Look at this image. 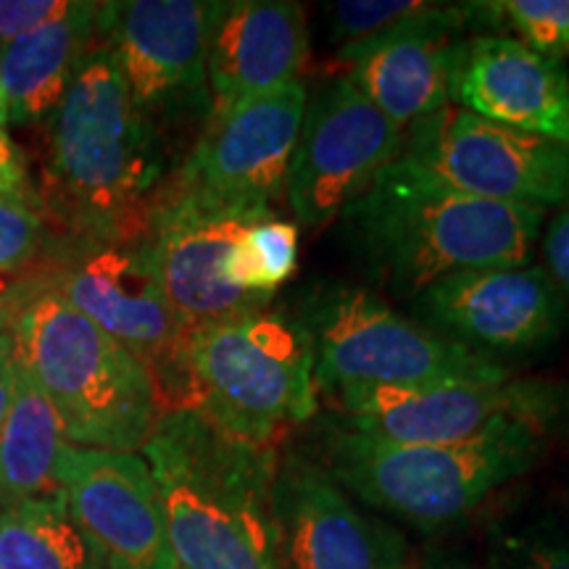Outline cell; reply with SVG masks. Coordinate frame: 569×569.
<instances>
[{
	"label": "cell",
	"instance_id": "cell-1",
	"mask_svg": "<svg viewBox=\"0 0 569 569\" xmlns=\"http://www.w3.org/2000/svg\"><path fill=\"white\" fill-rule=\"evenodd\" d=\"M348 246L396 298L469 269L528 267L546 213L461 193L398 159L340 211Z\"/></svg>",
	"mask_w": 569,
	"mask_h": 569
},
{
	"label": "cell",
	"instance_id": "cell-2",
	"mask_svg": "<svg viewBox=\"0 0 569 569\" xmlns=\"http://www.w3.org/2000/svg\"><path fill=\"white\" fill-rule=\"evenodd\" d=\"M167 177L163 134L98 38L51 113L48 203L71 238L146 240Z\"/></svg>",
	"mask_w": 569,
	"mask_h": 569
},
{
	"label": "cell",
	"instance_id": "cell-3",
	"mask_svg": "<svg viewBox=\"0 0 569 569\" xmlns=\"http://www.w3.org/2000/svg\"><path fill=\"white\" fill-rule=\"evenodd\" d=\"M177 569H284L277 446L230 438L193 409L167 411L142 446Z\"/></svg>",
	"mask_w": 569,
	"mask_h": 569
},
{
	"label": "cell",
	"instance_id": "cell-4",
	"mask_svg": "<svg viewBox=\"0 0 569 569\" xmlns=\"http://www.w3.org/2000/svg\"><path fill=\"white\" fill-rule=\"evenodd\" d=\"M19 365L59 411L71 446L138 453L161 417L148 369L61 296L38 290L9 327Z\"/></svg>",
	"mask_w": 569,
	"mask_h": 569
},
{
	"label": "cell",
	"instance_id": "cell-5",
	"mask_svg": "<svg viewBox=\"0 0 569 569\" xmlns=\"http://www.w3.org/2000/svg\"><path fill=\"white\" fill-rule=\"evenodd\" d=\"M184 367L188 409L246 443L277 446L319 411L309 332L272 306L190 332Z\"/></svg>",
	"mask_w": 569,
	"mask_h": 569
},
{
	"label": "cell",
	"instance_id": "cell-6",
	"mask_svg": "<svg viewBox=\"0 0 569 569\" xmlns=\"http://www.w3.org/2000/svg\"><path fill=\"white\" fill-rule=\"evenodd\" d=\"M549 436L536 425H509L465 443L403 446L332 425L319 467L372 509L417 528H443L528 472Z\"/></svg>",
	"mask_w": 569,
	"mask_h": 569
},
{
	"label": "cell",
	"instance_id": "cell-7",
	"mask_svg": "<svg viewBox=\"0 0 569 569\" xmlns=\"http://www.w3.org/2000/svg\"><path fill=\"white\" fill-rule=\"evenodd\" d=\"M298 319L315 346V380L325 393L348 386L436 388L509 380L501 361L411 322L367 288H319Z\"/></svg>",
	"mask_w": 569,
	"mask_h": 569
},
{
	"label": "cell",
	"instance_id": "cell-8",
	"mask_svg": "<svg viewBox=\"0 0 569 569\" xmlns=\"http://www.w3.org/2000/svg\"><path fill=\"white\" fill-rule=\"evenodd\" d=\"M42 282L148 369L161 415L188 409L190 332L163 296L146 240L71 238Z\"/></svg>",
	"mask_w": 569,
	"mask_h": 569
},
{
	"label": "cell",
	"instance_id": "cell-9",
	"mask_svg": "<svg viewBox=\"0 0 569 569\" xmlns=\"http://www.w3.org/2000/svg\"><path fill=\"white\" fill-rule=\"evenodd\" d=\"M327 396L340 411V430L403 446L465 443L509 425H536L553 432L569 417L567 386L511 377L486 386H348Z\"/></svg>",
	"mask_w": 569,
	"mask_h": 569
},
{
	"label": "cell",
	"instance_id": "cell-10",
	"mask_svg": "<svg viewBox=\"0 0 569 569\" xmlns=\"http://www.w3.org/2000/svg\"><path fill=\"white\" fill-rule=\"evenodd\" d=\"M403 159L461 193L522 209H569V148L446 106L407 130Z\"/></svg>",
	"mask_w": 569,
	"mask_h": 569
},
{
	"label": "cell",
	"instance_id": "cell-11",
	"mask_svg": "<svg viewBox=\"0 0 569 569\" xmlns=\"http://www.w3.org/2000/svg\"><path fill=\"white\" fill-rule=\"evenodd\" d=\"M217 3L127 0L101 3L98 38L122 71L132 101L163 134L180 119L211 117L206 61Z\"/></svg>",
	"mask_w": 569,
	"mask_h": 569
},
{
	"label": "cell",
	"instance_id": "cell-12",
	"mask_svg": "<svg viewBox=\"0 0 569 569\" xmlns=\"http://www.w3.org/2000/svg\"><path fill=\"white\" fill-rule=\"evenodd\" d=\"M267 213H272V206L219 201L167 177L156 198L146 246L163 296L184 330H201L269 306V298L248 296L224 277L240 234Z\"/></svg>",
	"mask_w": 569,
	"mask_h": 569
},
{
	"label": "cell",
	"instance_id": "cell-13",
	"mask_svg": "<svg viewBox=\"0 0 569 569\" xmlns=\"http://www.w3.org/2000/svg\"><path fill=\"white\" fill-rule=\"evenodd\" d=\"M407 132L398 130L346 77H336L306 101L284 198L301 227L336 219L375 177L403 156Z\"/></svg>",
	"mask_w": 569,
	"mask_h": 569
},
{
	"label": "cell",
	"instance_id": "cell-14",
	"mask_svg": "<svg viewBox=\"0 0 569 569\" xmlns=\"http://www.w3.org/2000/svg\"><path fill=\"white\" fill-rule=\"evenodd\" d=\"M306 101L309 92L298 80L211 113L193 151L169 177L219 201L272 206L284 193Z\"/></svg>",
	"mask_w": 569,
	"mask_h": 569
},
{
	"label": "cell",
	"instance_id": "cell-15",
	"mask_svg": "<svg viewBox=\"0 0 569 569\" xmlns=\"http://www.w3.org/2000/svg\"><path fill=\"white\" fill-rule=\"evenodd\" d=\"M415 301L425 327L493 361L553 343L567 322L561 290L543 267L530 264L443 277Z\"/></svg>",
	"mask_w": 569,
	"mask_h": 569
},
{
	"label": "cell",
	"instance_id": "cell-16",
	"mask_svg": "<svg viewBox=\"0 0 569 569\" xmlns=\"http://www.w3.org/2000/svg\"><path fill=\"white\" fill-rule=\"evenodd\" d=\"M59 488L71 522L106 569H177L161 498L140 453L67 446Z\"/></svg>",
	"mask_w": 569,
	"mask_h": 569
},
{
	"label": "cell",
	"instance_id": "cell-17",
	"mask_svg": "<svg viewBox=\"0 0 569 569\" xmlns=\"http://www.w3.org/2000/svg\"><path fill=\"white\" fill-rule=\"evenodd\" d=\"M469 24H478L475 3H436L425 17L338 48L343 77L407 132L451 106L453 69Z\"/></svg>",
	"mask_w": 569,
	"mask_h": 569
},
{
	"label": "cell",
	"instance_id": "cell-18",
	"mask_svg": "<svg viewBox=\"0 0 569 569\" xmlns=\"http://www.w3.org/2000/svg\"><path fill=\"white\" fill-rule=\"evenodd\" d=\"M274 515L284 569H403L407 540L367 517L317 461L277 467Z\"/></svg>",
	"mask_w": 569,
	"mask_h": 569
},
{
	"label": "cell",
	"instance_id": "cell-19",
	"mask_svg": "<svg viewBox=\"0 0 569 569\" xmlns=\"http://www.w3.org/2000/svg\"><path fill=\"white\" fill-rule=\"evenodd\" d=\"M451 103L509 130L569 148V74L561 61L538 56L507 34H472L461 42Z\"/></svg>",
	"mask_w": 569,
	"mask_h": 569
},
{
	"label": "cell",
	"instance_id": "cell-20",
	"mask_svg": "<svg viewBox=\"0 0 569 569\" xmlns=\"http://www.w3.org/2000/svg\"><path fill=\"white\" fill-rule=\"evenodd\" d=\"M306 11L288 0L217 3L209 34L211 113L301 80L309 61Z\"/></svg>",
	"mask_w": 569,
	"mask_h": 569
},
{
	"label": "cell",
	"instance_id": "cell-21",
	"mask_svg": "<svg viewBox=\"0 0 569 569\" xmlns=\"http://www.w3.org/2000/svg\"><path fill=\"white\" fill-rule=\"evenodd\" d=\"M101 3L71 0L69 11L24 38L0 46V88L9 124H32L51 117L92 42L98 40Z\"/></svg>",
	"mask_w": 569,
	"mask_h": 569
},
{
	"label": "cell",
	"instance_id": "cell-22",
	"mask_svg": "<svg viewBox=\"0 0 569 569\" xmlns=\"http://www.w3.org/2000/svg\"><path fill=\"white\" fill-rule=\"evenodd\" d=\"M67 446L59 411L17 359L9 417L0 430V509L59 496V459Z\"/></svg>",
	"mask_w": 569,
	"mask_h": 569
},
{
	"label": "cell",
	"instance_id": "cell-23",
	"mask_svg": "<svg viewBox=\"0 0 569 569\" xmlns=\"http://www.w3.org/2000/svg\"><path fill=\"white\" fill-rule=\"evenodd\" d=\"M0 569H106L71 522L63 496L0 509Z\"/></svg>",
	"mask_w": 569,
	"mask_h": 569
},
{
	"label": "cell",
	"instance_id": "cell-24",
	"mask_svg": "<svg viewBox=\"0 0 569 569\" xmlns=\"http://www.w3.org/2000/svg\"><path fill=\"white\" fill-rule=\"evenodd\" d=\"M298 267V224L277 213L248 227L227 259L224 277L232 288L248 296L269 298Z\"/></svg>",
	"mask_w": 569,
	"mask_h": 569
},
{
	"label": "cell",
	"instance_id": "cell-25",
	"mask_svg": "<svg viewBox=\"0 0 569 569\" xmlns=\"http://www.w3.org/2000/svg\"><path fill=\"white\" fill-rule=\"evenodd\" d=\"M478 27L515 32L522 46L551 61L569 59V0H501L475 3Z\"/></svg>",
	"mask_w": 569,
	"mask_h": 569
},
{
	"label": "cell",
	"instance_id": "cell-26",
	"mask_svg": "<svg viewBox=\"0 0 569 569\" xmlns=\"http://www.w3.org/2000/svg\"><path fill=\"white\" fill-rule=\"evenodd\" d=\"M432 6L436 3H422V0H343L330 11V38L340 48L351 46L425 17Z\"/></svg>",
	"mask_w": 569,
	"mask_h": 569
},
{
	"label": "cell",
	"instance_id": "cell-27",
	"mask_svg": "<svg viewBox=\"0 0 569 569\" xmlns=\"http://www.w3.org/2000/svg\"><path fill=\"white\" fill-rule=\"evenodd\" d=\"M46 222L24 196H0V274L27 272L42 251Z\"/></svg>",
	"mask_w": 569,
	"mask_h": 569
},
{
	"label": "cell",
	"instance_id": "cell-28",
	"mask_svg": "<svg viewBox=\"0 0 569 569\" xmlns=\"http://www.w3.org/2000/svg\"><path fill=\"white\" fill-rule=\"evenodd\" d=\"M496 569H569V543L543 532H522L501 543Z\"/></svg>",
	"mask_w": 569,
	"mask_h": 569
},
{
	"label": "cell",
	"instance_id": "cell-29",
	"mask_svg": "<svg viewBox=\"0 0 569 569\" xmlns=\"http://www.w3.org/2000/svg\"><path fill=\"white\" fill-rule=\"evenodd\" d=\"M69 3L71 0H0V46L61 19Z\"/></svg>",
	"mask_w": 569,
	"mask_h": 569
},
{
	"label": "cell",
	"instance_id": "cell-30",
	"mask_svg": "<svg viewBox=\"0 0 569 569\" xmlns=\"http://www.w3.org/2000/svg\"><path fill=\"white\" fill-rule=\"evenodd\" d=\"M543 253L546 272L561 290V296H569V209L561 211L551 222L543 240Z\"/></svg>",
	"mask_w": 569,
	"mask_h": 569
},
{
	"label": "cell",
	"instance_id": "cell-31",
	"mask_svg": "<svg viewBox=\"0 0 569 569\" xmlns=\"http://www.w3.org/2000/svg\"><path fill=\"white\" fill-rule=\"evenodd\" d=\"M24 163L11 134L0 124V196H24Z\"/></svg>",
	"mask_w": 569,
	"mask_h": 569
},
{
	"label": "cell",
	"instance_id": "cell-32",
	"mask_svg": "<svg viewBox=\"0 0 569 569\" xmlns=\"http://www.w3.org/2000/svg\"><path fill=\"white\" fill-rule=\"evenodd\" d=\"M13 375H17V351H13V338L9 327H6V330H0V430H3L6 417H9Z\"/></svg>",
	"mask_w": 569,
	"mask_h": 569
},
{
	"label": "cell",
	"instance_id": "cell-33",
	"mask_svg": "<svg viewBox=\"0 0 569 569\" xmlns=\"http://www.w3.org/2000/svg\"><path fill=\"white\" fill-rule=\"evenodd\" d=\"M0 124H9V109H6V96H3V88H0Z\"/></svg>",
	"mask_w": 569,
	"mask_h": 569
}]
</instances>
